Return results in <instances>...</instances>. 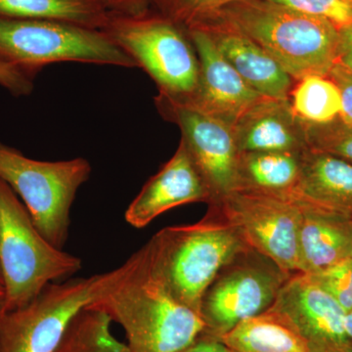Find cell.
<instances>
[{"instance_id": "7c38bea8", "label": "cell", "mask_w": 352, "mask_h": 352, "mask_svg": "<svg viewBox=\"0 0 352 352\" xmlns=\"http://www.w3.org/2000/svg\"><path fill=\"white\" fill-rule=\"evenodd\" d=\"M268 311L298 336L307 352H352L346 311L305 273L289 278Z\"/></svg>"}, {"instance_id": "2e32d148", "label": "cell", "mask_w": 352, "mask_h": 352, "mask_svg": "<svg viewBox=\"0 0 352 352\" xmlns=\"http://www.w3.org/2000/svg\"><path fill=\"white\" fill-rule=\"evenodd\" d=\"M197 27L208 32L222 56L254 91L270 98L289 99L296 80L258 43L219 20Z\"/></svg>"}, {"instance_id": "ba28073f", "label": "cell", "mask_w": 352, "mask_h": 352, "mask_svg": "<svg viewBox=\"0 0 352 352\" xmlns=\"http://www.w3.org/2000/svg\"><path fill=\"white\" fill-rule=\"evenodd\" d=\"M90 173L85 157L36 161L0 142V178L22 199L39 232L58 249L68 240L72 206Z\"/></svg>"}, {"instance_id": "30bf717a", "label": "cell", "mask_w": 352, "mask_h": 352, "mask_svg": "<svg viewBox=\"0 0 352 352\" xmlns=\"http://www.w3.org/2000/svg\"><path fill=\"white\" fill-rule=\"evenodd\" d=\"M208 206V212L230 226L250 249L289 274L300 273L302 212L295 201L234 190Z\"/></svg>"}, {"instance_id": "484cf974", "label": "cell", "mask_w": 352, "mask_h": 352, "mask_svg": "<svg viewBox=\"0 0 352 352\" xmlns=\"http://www.w3.org/2000/svg\"><path fill=\"white\" fill-rule=\"evenodd\" d=\"M308 276L330 294L346 314L352 311V259L351 258L336 264L328 270L308 275Z\"/></svg>"}, {"instance_id": "d590c367", "label": "cell", "mask_w": 352, "mask_h": 352, "mask_svg": "<svg viewBox=\"0 0 352 352\" xmlns=\"http://www.w3.org/2000/svg\"><path fill=\"white\" fill-rule=\"evenodd\" d=\"M351 258L352 259V245H351Z\"/></svg>"}, {"instance_id": "5bb4252c", "label": "cell", "mask_w": 352, "mask_h": 352, "mask_svg": "<svg viewBox=\"0 0 352 352\" xmlns=\"http://www.w3.org/2000/svg\"><path fill=\"white\" fill-rule=\"evenodd\" d=\"M210 190L184 144L149 178L129 204L124 219L134 228H144L171 208L192 203H210Z\"/></svg>"}, {"instance_id": "e0dca14e", "label": "cell", "mask_w": 352, "mask_h": 352, "mask_svg": "<svg viewBox=\"0 0 352 352\" xmlns=\"http://www.w3.org/2000/svg\"><path fill=\"white\" fill-rule=\"evenodd\" d=\"M292 200L352 220L351 162L309 148Z\"/></svg>"}, {"instance_id": "d6986e66", "label": "cell", "mask_w": 352, "mask_h": 352, "mask_svg": "<svg viewBox=\"0 0 352 352\" xmlns=\"http://www.w3.org/2000/svg\"><path fill=\"white\" fill-rule=\"evenodd\" d=\"M302 154L303 152L239 153L235 190L292 200L300 180Z\"/></svg>"}, {"instance_id": "6da1fadb", "label": "cell", "mask_w": 352, "mask_h": 352, "mask_svg": "<svg viewBox=\"0 0 352 352\" xmlns=\"http://www.w3.org/2000/svg\"><path fill=\"white\" fill-rule=\"evenodd\" d=\"M131 267L88 308L105 312L126 332L131 352H179L204 333L200 314L180 302L150 261L146 245Z\"/></svg>"}, {"instance_id": "ac0fdd59", "label": "cell", "mask_w": 352, "mask_h": 352, "mask_svg": "<svg viewBox=\"0 0 352 352\" xmlns=\"http://www.w3.org/2000/svg\"><path fill=\"white\" fill-rule=\"evenodd\" d=\"M300 206V273L315 274L351 258L352 220Z\"/></svg>"}, {"instance_id": "d4e9b609", "label": "cell", "mask_w": 352, "mask_h": 352, "mask_svg": "<svg viewBox=\"0 0 352 352\" xmlns=\"http://www.w3.org/2000/svg\"><path fill=\"white\" fill-rule=\"evenodd\" d=\"M307 133L310 149L328 153L352 163V124L340 118L326 124H307Z\"/></svg>"}, {"instance_id": "d6a6232c", "label": "cell", "mask_w": 352, "mask_h": 352, "mask_svg": "<svg viewBox=\"0 0 352 352\" xmlns=\"http://www.w3.org/2000/svg\"><path fill=\"white\" fill-rule=\"evenodd\" d=\"M7 312L6 295L4 289H0V320Z\"/></svg>"}, {"instance_id": "f546056e", "label": "cell", "mask_w": 352, "mask_h": 352, "mask_svg": "<svg viewBox=\"0 0 352 352\" xmlns=\"http://www.w3.org/2000/svg\"><path fill=\"white\" fill-rule=\"evenodd\" d=\"M109 13L136 15L150 10L153 0H100Z\"/></svg>"}, {"instance_id": "7a4b0ae2", "label": "cell", "mask_w": 352, "mask_h": 352, "mask_svg": "<svg viewBox=\"0 0 352 352\" xmlns=\"http://www.w3.org/2000/svg\"><path fill=\"white\" fill-rule=\"evenodd\" d=\"M210 20L252 39L296 82L307 76H328L337 64L339 28L325 18L271 0H237Z\"/></svg>"}, {"instance_id": "cb8c5ba5", "label": "cell", "mask_w": 352, "mask_h": 352, "mask_svg": "<svg viewBox=\"0 0 352 352\" xmlns=\"http://www.w3.org/2000/svg\"><path fill=\"white\" fill-rule=\"evenodd\" d=\"M234 1L237 0H153L152 6L157 13L188 30L208 22Z\"/></svg>"}, {"instance_id": "7402d4cb", "label": "cell", "mask_w": 352, "mask_h": 352, "mask_svg": "<svg viewBox=\"0 0 352 352\" xmlns=\"http://www.w3.org/2000/svg\"><path fill=\"white\" fill-rule=\"evenodd\" d=\"M289 100L296 117L307 124H326L342 115V95L329 76H307L296 80Z\"/></svg>"}, {"instance_id": "8fae6325", "label": "cell", "mask_w": 352, "mask_h": 352, "mask_svg": "<svg viewBox=\"0 0 352 352\" xmlns=\"http://www.w3.org/2000/svg\"><path fill=\"white\" fill-rule=\"evenodd\" d=\"M155 104L164 119L182 131L180 141L210 190V203L235 190L239 151L232 127L186 102L164 94L157 95Z\"/></svg>"}, {"instance_id": "1f68e13d", "label": "cell", "mask_w": 352, "mask_h": 352, "mask_svg": "<svg viewBox=\"0 0 352 352\" xmlns=\"http://www.w3.org/2000/svg\"><path fill=\"white\" fill-rule=\"evenodd\" d=\"M179 352H231L228 347L217 338L201 333L188 347Z\"/></svg>"}, {"instance_id": "4316f807", "label": "cell", "mask_w": 352, "mask_h": 352, "mask_svg": "<svg viewBox=\"0 0 352 352\" xmlns=\"http://www.w3.org/2000/svg\"><path fill=\"white\" fill-rule=\"evenodd\" d=\"M309 15L325 18L338 28L352 21V0H271Z\"/></svg>"}, {"instance_id": "83f0119b", "label": "cell", "mask_w": 352, "mask_h": 352, "mask_svg": "<svg viewBox=\"0 0 352 352\" xmlns=\"http://www.w3.org/2000/svg\"><path fill=\"white\" fill-rule=\"evenodd\" d=\"M0 85L14 96H25L34 90V78L14 67L0 62Z\"/></svg>"}, {"instance_id": "5b68a950", "label": "cell", "mask_w": 352, "mask_h": 352, "mask_svg": "<svg viewBox=\"0 0 352 352\" xmlns=\"http://www.w3.org/2000/svg\"><path fill=\"white\" fill-rule=\"evenodd\" d=\"M0 62L32 78L65 62L138 68L105 32L43 19L0 18Z\"/></svg>"}, {"instance_id": "603a6c76", "label": "cell", "mask_w": 352, "mask_h": 352, "mask_svg": "<svg viewBox=\"0 0 352 352\" xmlns=\"http://www.w3.org/2000/svg\"><path fill=\"white\" fill-rule=\"evenodd\" d=\"M112 322L105 312L83 308L69 324L54 352H131L113 337Z\"/></svg>"}, {"instance_id": "9c48e42d", "label": "cell", "mask_w": 352, "mask_h": 352, "mask_svg": "<svg viewBox=\"0 0 352 352\" xmlns=\"http://www.w3.org/2000/svg\"><path fill=\"white\" fill-rule=\"evenodd\" d=\"M291 276L250 248L238 252L221 268L203 296L204 333L219 339L241 322L267 311Z\"/></svg>"}, {"instance_id": "4dcf8cb0", "label": "cell", "mask_w": 352, "mask_h": 352, "mask_svg": "<svg viewBox=\"0 0 352 352\" xmlns=\"http://www.w3.org/2000/svg\"><path fill=\"white\" fill-rule=\"evenodd\" d=\"M336 65L352 73V21L339 28Z\"/></svg>"}, {"instance_id": "277c9868", "label": "cell", "mask_w": 352, "mask_h": 352, "mask_svg": "<svg viewBox=\"0 0 352 352\" xmlns=\"http://www.w3.org/2000/svg\"><path fill=\"white\" fill-rule=\"evenodd\" d=\"M0 266L7 312L24 307L46 285L82 270V261L48 242L23 201L0 178Z\"/></svg>"}, {"instance_id": "52a82bcc", "label": "cell", "mask_w": 352, "mask_h": 352, "mask_svg": "<svg viewBox=\"0 0 352 352\" xmlns=\"http://www.w3.org/2000/svg\"><path fill=\"white\" fill-rule=\"evenodd\" d=\"M126 263L103 274L46 285L34 300L0 320V352H54L69 324L131 267Z\"/></svg>"}, {"instance_id": "8992f818", "label": "cell", "mask_w": 352, "mask_h": 352, "mask_svg": "<svg viewBox=\"0 0 352 352\" xmlns=\"http://www.w3.org/2000/svg\"><path fill=\"white\" fill-rule=\"evenodd\" d=\"M138 68L144 69L160 94L185 100L196 91L200 64L186 30L160 13H110L103 30Z\"/></svg>"}, {"instance_id": "ffe728a7", "label": "cell", "mask_w": 352, "mask_h": 352, "mask_svg": "<svg viewBox=\"0 0 352 352\" xmlns=\"http://www.w3.org/2000/svg\"><path fill=\"white\" fill-rule=\"evenodd\" d=\"M109 17L100 0H0V18L61 21L103 31Z\"/></svg>"}, {"instance_id": "9a60e30c", "label": "cell", "mask_w": 352, "mask_h": 352, "mask_svg": "<svg viewBox=\"0 0 352 352\" xmlns=\"http://www.w3.org/2000/svg\"><path fill=\"white\" fill-rule=\"evenodd\" d=\"M233 133L239 153L309 149L307 124L296 117L289 99L263 97L241 116Z\"/></svg>"}, {"instance_id": "836d02e7", "label": "cell", "mask_w": 352, "mask_h": 352, "mask_svg": "<svg viewBox=\"0 0 352 352\" xmlns=\"http://www.w3.org/2000/svg\"><path fill=\"white\" fill-rule=\"evenodd\" d=\"M346 325L347 333L352 340V311L346 314Z\"/></svg>"}, {"instance_id": "3957f363", "label": "cell", "mask_w": 352, "mask_h": 352, "mask_svg": "<svg viewBox=\"0 0 352 352\" xmlns=\"http://www.w3.org/2000/svg\"><path fill=\"white\" fill-rule=\"evenodd\" d=\"M145 245L153 266L173 295L200 315L208 286L226 263L249 248L208 210L197 223L162 229Z\"/></svg>"}, {"instance_id": "e575fe53", "label": "cell", "mask_w": 352, "mask_h": 352, "mask_svg": "<svg viewBox=\"0 0 352 352\" xmlns=\"http://www.w3.org/2000/svg\"><path fill=\"white\" fill-rule=\"evenodd\" d=\"M0 289H4L3 275H2L1 266H0Z\"/></svg>"}, {"instance_id": "f1b7e54d", "label": "cell", "mask_w": 352, "mask_h": 352, "mask_svg": "<svg viewBox=\"0 0 352 352\" xmlns=\"http://www.w3.org/2000/svg\"><path fill=\"white\" fill-rule=\"evenodd\" d=\"M339 87L342 95V110L340 119L352 124V73L335 65L328 75Z\"/></svg>"}, {"instance_id": "44dd1931", "label": "cell", "mask_w": 352, "mask_h": 352, "mask_svg": "<svg viewBox=\"0 0 352 352\" xmlns=\"http://www.w3.org/2000/svg\"><path fill=\"white\" fill-rule=\"evenodd\" d=\"M219 340L231 352H307L298 336L268 310L241 322Z\"/></svg>"}, {"instance_id": "4fadbf2b", "label": "cell", "mask_w": 352, "mask_h": 352, "mask_svg": "<svg viewBox=\"0 0 352 352\" xmlns=\"http://www.w3.org/2000/svg\"><path fill=\"white\" fill-rule=\"evenodd\" d=\"M186 32L198 56L200 76L194 94L180 101L214 116L233 129L241 116L264 96L245 83L222 56L206 30L195 27Z\"/></svg>"}]
</instances>
